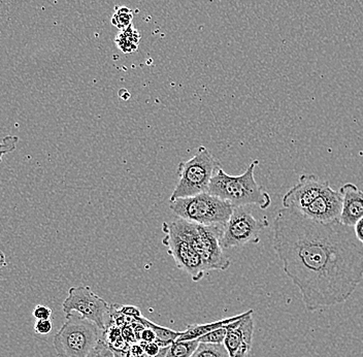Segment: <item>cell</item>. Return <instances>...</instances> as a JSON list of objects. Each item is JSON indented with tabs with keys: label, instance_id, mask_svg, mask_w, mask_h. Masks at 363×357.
Returning a JSON list of instances; mask_svg holds the SVG:
<instances>
[{
	"label": "cell",
	"instance_id": "cell-1",
	"mask_svg": "<svg viewBox=\"0 0 363 357\" xmlns=\"http://www.w3.org/2000/svg\"><path fill=\"white\" fill-rule=\"evenodd\" d=\"M272 247L308 312L342 304L363 280V245L340 220L320 224L283 208L274 221Z\"/></svg>",
	"mask_w": 363,
	"mask_h": 357
},
{
	"label": "cell",
	"instance_id": "cell-2",
	"mask_svg": "<svg viewBox=\"0 0 363 357\" xmlns=\"http://www.w3.org/2000/svg\"><path fill=\"white\" fill-rule=\"evenodd\" d=\"M258 160L252 161L244 174L231 176L223 168H218L211 181L208 192L230 202L233 207L257 206L261 210L271 207L272 197L262 186L256 182L255 167Z\"/></svg>",
	"mask_w": 363,
	"mask_h": 357
},
{
	"label": "cell",
	"instance_id": "cell-3",
	"mask_svg": "<svg viewBox=\"0 0 363 357\" xmlns=\"http://www.w3.org/2000/svg\"><path fill=\"white\" fill-rule=\"evenodd\" d=\"M169 225L199 252L206 272L226 270L230 267V259L220 244L224 225L196 224L181 218Z\"/></svg>",
	"mask_w": 363,
	"mask_h": 357
},
{
	"label": "cell",
	"instance_id": "cell-4",
	"mask_svg": "<svg viewBox=\"0 0 363 357\" xmlns=\"http://www.w3.org/2000/svg\"><path fill=\"white\" fill-rule=\"evenodd\" d=\"M102 339V329L74 312L67 314V322L54 336L53 345L58 357H88Z\"/></svg>",
	"mask_w": 363,
	"mask_h": 357
},
{
	"label": "cell",
	"instance_id": "cell-5",
	"mask_svg": "<svg viewBox=\"0 0 363 357\" xmlns=\"http://www.w3.org/2000/svg\"><path fill=\"white\" fill-rule=\"evenodd\" d=\"M220 167L219 161L203 145L191 159L179 165V181L169 202L208 192L211 181Z\"/></svg>",
	"mask_w": 363,
	"mask_h": 357
},
{
	"label": "cell",
	"instance_id": "cell-6",
	"mask_svg": "<svg viewBox=\"0 0 363 357\" xmlns=\"http://www.w3.org/2000/svg\"><path fill=\"white\" fill-rule=\"evenodd\" d=\"M170 202V210L181 219L201 225H225L235 207L210 192Z\"/></svg>",
	"mask_w": 363,
	"mask_h": 357
},
{
	"label": "cell",
	"instance_id": "cell-7",
	"mask_svg": "<svg viewBox=\"0 0 363 357\" xmlns=\"http://www.w3.org/2000/svg\"><path fill=\"white\" fill-rule=\"evenodd\" d=\"M269 226L267 217L257 219L244 207H235L228 221L224 225L220 244L224 250L259 244L261 231Z\"/></svg>",
	"mask_w": 363,
	"mask_h": 357
},
{
	"label": "cell",
	"instance_id": "cell-8",
	"mask_svg": "<svg viewBox=\"0 0 363 357\" xmlns=\"http://www.w3.org/2000/svg\"><path fill=\"white\" fill-rule=\"evenodd\" d=\"M65 314L78 313L82 317L94 322L104 331L110 316L111 306L104 299L95 295L89 286H74L68 290L62 304Z\"/></svg>",
	"mask_w": 363,
	"mask_h": 357
},
{
	"label": "cell",
	"instance_id": "cell-9",
	"mask_svg": "<svg viewBox=\"0 0 363 357\" xmlns=\"http://www.w3.org/2000/svg\"><path fill=\"white\" fill-rule=\"evenodd\" d=\"M162 231L165 235L162 240L163 245L174 259L177 268L187 273L193 281H201L206 274V270L199 252L187 240L177 234L167 222L162 224Z\"/></svg>",
	"mask_w": 363,
	"mask_h": 357
},
{
	"label": "cell",
	"instance_id": "cell-10",
	"mask_svg": "<svg viewBox=\"0 0 363 357\" xmlns=\"http://www.w3.org/2000/svg\"><path fill=\"white\" fill-rule=\"evenodd\" d=\"M328 186H330L328 181L319 178L316 175H301L299 177L298 183L295 184L294 187L290 188L284 195V208L294 209L301 212Z\"/></svg>",
	"mask_w": 363,
	"mask_h": 357
},
{
	"label": "cell",
	"instance_id": "cell-11",
	"mask_svg": "<svg viewBox=\"0 0 363 357\" xmlns=\"http://www.w3.org/2000/svg\"><path fill=\"white\" fill-rule=\"evenodd\" d=\"M342 199L340 191L333 190L328 186L312 204H308L305 210L301 211L303 215L320 224L340 220L342 214Z\"/></svg>",
	"mask_w": 363,
	"mask_h": 357
},
{
	"label": "cell",
	"instance_id": "cell-12",
	"mask_svg": "<svg viewBox=\"0 0 363 357\" xmlns=\"http://www.w3.org/2000/svg\"><path fill=\"white\" fill-rule=\"evenodd\" d=\"M253 310L246 311V314L240 319L226 325V349L229 356H233L238 349L244 346L252 347L253 340L254 322Z\"/></svg>",
	"mask_w": 363,
	"mask_h": 357
},
{
	"label": "cell",
	"instance_id": "cell-13",
	"mask_svg": "<svg viewBox=\"0 0 363 357\" xmlns=\"http://www.w3.org/2000/svg\"><path fill=\"white\" fill-rule=\"evenodd\" d=\"M342 199L340 221L347 226L354 227L363 217V191L353 183H346L340 187Z\"/></svg>",
	"mask_w": 363,
	"mask_h": 357
},
{
	"label": "cell",
	"instance_id": "cell-14",
	"mask_svg": "<svg viewBox=\"0 0 363 357\" xmlns=\"http://www.w3.org/2000/svg\"><path fill=\"white\" fill-rule=\"evenodd\" d=\"M245 314H246V312L240 314V315L233 316V317L226 318V319L219 320V322H211V324H194L187 325V329H186V331H182L181 336H179L178 340H196V339L201 338V336L206 335V334L211 333V331H215V329L225 326V325L240 319Z\"/></svg>",
	"mask_w": 363,
	"mask_h": 357
},
{
	"label": "cell",
	"instance_id": "cell-15",
	"mask_svg": "<svg viewBox=\"0 0 363 357\" xmlns=\"http://www.w3.org/2000/svg\"><path fill=\"white\" fill-rule=\"evenodd\" d=\"M140 34L133 25H129L127 28L120 31L116 36L115 43L118 49L124 54H133L138 50L140 45Z\"/></svg>",
	"mask_w": 363,
	"mask_h": 357
},
{
	"label": "cell",
	"instance_id": "cell-16",
	"mask_svg": "<svg viewBox=\"0 0 363 357\" xmlns=\"http://www.w3.org/2000/svg\"><path fill=\"white\" fill-rule=\"evenodd\" d=\"M135 319L142 322L145 326L151 327L153 329L154 333L157 336L156 342L160 345L161 348L169 347L181 336L182 331H176L174 329H167V327L160 326V325L150 322V320L146 319L143 316H140V317L135 318Z\"/></svg>",
	"mask_w": 363,
	"mask_h": 357
},
{
	"label": "cell",
	"instance_id": "cell-17",
	"mask_svg": "<svg viewBox=\"0 0 363 357\" xmlns=\"http://www.w3.org/2000/svg\"><path fill=\"white\" fill-rule=\"evenodd\" d=\"M199 340H176L169 347L167 357H191L199 347Z\"/></svg>",
	"mask_w": 363,
	"mask_h": 357
},
{
	"label": "cell",
	"instance_id": "cell-18",
	"mask_svg": "<svg viewBox=\"0 0 363 357\" xmlns=\"http://www.w3.org/2000/svg\"><path fill=\"white\" fill-rule=\"evenodd\" d=\"M191 357H230L224 344L199 343Z\"/></svg>",
	"mask_w": 363,
	"mask_h": 357
},
{
	"label": "cell",
	"instance_id": "cell-19",
	"mask_svg": "<svg viewBox=\"0 0 363 357\" xmlns=\"http://www.w3.org/2000/svg\"><path fill=\"white\" fill-rule=\"evenodd\" d=\"M133 19V11L126 6H121L117 9L112 18V24L113 26L117 27L120 31L127 28L129 25H131V21Z\"/></svg>",
	"mask_w": 363,
	"mask_h": 357
},
{
	"label": "cell",
	"instance_id": "cell-20",
	"mask_svg": "<svg viewBox=\"0 0 363 357\" xmlns=\"http://www.w3.org/2000/svg\"><path fill=\"white\" fill-rule=\"evenodd\" d=\"M227 329L225 326L215 329L211 333L206 334L201 338L197 339L199 343H210V344H224L225 342Z\"/></svg>",
	"mask_w": 363,
	"mask_h": 357
},
{
	"label": "cell",
	"instance_id": "cell-21",
	"mask_svg": "<svg viewBox=\"0 0 363 357\" xmlns=\"http://www.w3.org/2000/svg\"><path fill=\"white\" fill-rule=\"evenodd\" d=\"M18 142H19V138L16 136H6L0 141V163L2 157L15 151Z\"/></svg>",
	"mask_w": 363,
	"mask_h": 357
},
{
	"label": "cell",
	"instance_id": "cell-22",
	"mask_svg": "<svg viewBox=\"0 0 363 357\" xmlns=\"http://www.w3.org/2000/svg\"><path fill=\"white\" fill-rule=\"evenodd\" d=\"M88 357H117L116 356L115 352L112 348L108 346V343L104 341V339L99 341V344L96 345V347L93 349V351L91 352L89 356Z\"/></svg>",
	"mask_w": 363,
	"mask_h": 357
},
{
	"label": "cell",
	"instance_id": "cell-23",
	"mask_svg": "<svg viewBox=\"0 0 363 357\" xmlns=\"http://www.w3.org/2000/svg\"><path fill=\"white\" fill-rule=\"evenodd\" d=\"M53 329V324H52L50 319L38 320L34 324V331L38 333V335H49Z\"/></svg>",
	"mask_w": 363,
	"mask_h": 357
},
{
	"label": "cell",
	"instance_id": "cell-24",
	"mask_svg": "<svg viewBox=\"0 0 363 357\" xmlns=\"http://www.w3.org/2000/svg\"><path fill=\"white\" fill-rule=\"evenodd\" d=\"M156 339H157V336H156L153 329H152L151 327L145 326L144 325V329L140 331V335L138 336V342H156Z\"/></svg>",
	"mask_w": 363,
	"mask_h": 357
},
{
	"label": "cell",
	"instance_id": "cell-25",
	"mask_svg": "<svg viewBox=\"0 0 363 357\" xmlns=\"http://www.w3.org/2000/svg\"><path fill=\"white\" fill-rule=\"evenodd\" d=\"M33 317L38 320L50 319L52 315V310L47 306L38 304L33 309Z\"/></svg>",
	"mask_w": 363,
	"mask_h": 357
},
{
	"label": "cell",
	"instance_id": "cell-26",
	"mask_svg": "<svg viewBox=\"0 0 363 357\" xmlns=\"http://www.w3.org/2000/svg\"><path fill=\"white\" fill-rule=\"evenodd\" d=\"M138 343H140V344L143 345V347H144L145 353L149 356H158V354L160 353L161 349H162V348H161L160 345H159L157 342Z\"/></svg>",
	"mask_w": 363,
	"mask_h": 357
},
{
	"label": "cell",
	"instance_id": "cell-27",
	"mask_svg": "<svg viewBox=\"0 0 363 357\" xmlns=\"http://www.w3.org/2000/svg\"><path fill=\"white\" fill-rule=\"evenodd\" d=\"M120 312L123 314V315L127 316V317L130 318H138L140 317V312L136 307L133 306H123L119 307Z\"/></svg>",
	"mask_w": 363,
	"mask_h": 357
},
{
	"label": "cell",
	"instance_id": "cell-28",
	"mask_svg": "<svg viewBox=\"0 0 363 357\" xmlns=\"http://www.w3.org/2000/svg\"><path fill=\"white\" fill-rule=\"evenodd\" d=\"M354 231H355L356 238H358L360 243L363 245V217L359 221L354 225Z\"/></svg>",
	"mask_w": 363,
	"mask_h": 357
},
{
	"label": "cell",
	"instance_id": "cell-29",
	"mask_svg": "<svg viewBox=\"0 0 363 357\" xmlns=\"http://www.w3.org/2000/svg\"><path fill=\"white\" fill-rule=\"evenodd\" d=\"M250 349H251V347H242L240 349H238V351L233 354V356H230V357H247V356H248Z\"/></svg>",
	"mask_w": 363,
	"mask_h": 357
},
{
	"label": "cell",
	"instance_id": "cell-30",
	"mask_svg": "<svg viewBox=\"0 0 363 357\" xmlns=\"http://www.w3.org/2000/svg\"><path fill=\"white\" fill-rule=\"evenodd\" d=\"M167 349H169V347L162 348V349H161L160 353H159L158 356H147L146 353H144V354H143V356H135V357H167ZM125 357H133V356H127L126 353H125Z\"/></svg>",
	"mask_w": 363,
	"mask_h": 357
},
{
	"label": "cell",
	"instance_id": "cell-31",
	"mask_svg": "<svg viewBox=\"0 0 363 357\" xmlns=\"http://www.w3.org/2000/svg\"><path fill=\"white\" fill-rule=\"evenodd\" d=\"M6 256H4V252L0 251V268L6 267Z\"/></svg>",
	"mask_w": 363,
	"mask_h": 357
},
{
	"label": "cell",
	"instance_id": "cell-32",
	"mask_svg": "<svg viewBox=\"0 0 363 357\" xmlns=\"http://www.w3.org/2000/svg\"><path fill=\"white\" fill-rule=\"evenodd\" d=\"M113 352H115L116 356H117V357H125V353H126V352H117V351H113Z\"/></svg>",
	"mask_w": 363,
	"mask_h": 357
}]
</instances>
